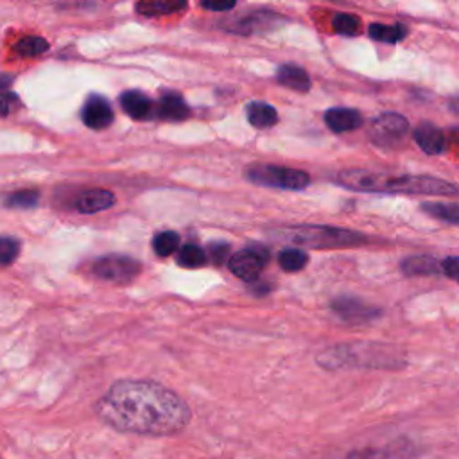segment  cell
I'll return each instance as SVG.
<instances>
[{
  "instance_id": "6da1fadb",
  "label": "cell",
  "mask_w": 459,
  "mask_h": 459,
  "mask_svg": "<svg viewBox=\"0 0 459 459\" xmlns=\"http://www.w3.org/2000/svg\"><path fill=\"white\" fill-rule=\"evenodd\" d=\"M95 409L106 425L133 434H176L191 422L187 402L153 381L115 382Z\"/></svg>"
},
{
  "instance_id": "7a4b0ae2",
  "label": "cell",
  "mask_w": 459,
  "mask_h": 459,
  "mask_svg": "<svg viewBox=\"0 0 459 459\" xmlns=\"http://www.w3.org/2000/svg\"><path fill=\"white\" fill-rule=\"evenodd\" d=\"M339 183L361 192H391V194H424V196H455L458 189L452 183L431 176H382L370 171H342Z\"/></svg>"
},
{
  "instance_id": "3957f363",
  "label": "cell",
  "mask_w": 459,
  "mask_h": 459,
  "mask_svg": "<svg viewBox=\"0 0 459 459\" xmlns=\"http://www.w3.org/2000/svg\"><path fill=\"white\" fill-rule=\"evenodd\" d=\"M278 239L291 244L305 246V248H350V246L364 244V235L350 230L328 228V226H298L282 232Z\"/></svg>"
},
{
  "instance_id": "277c9868",
  "label": "cell",
  "mask_w": 459,
  "mask_h": 459,
  "mask_svg": "<svg viewBox=\"0 0 459 459\" xmlns=\"http://www.w3.org/2000/svg\"><path fill=\"white\" fill-rule=\"evenodd\" d=\"M249 181L264 187L285 189V191H302L311 183V176L298 169L278 167V165H254L246 172Z\"/></svg>"
},
{
  "instance_id": "5b68a950",
  "label": "cell",
  "mask_w": 459,
  "mask_h": 459,
  "mask_svg": "<svg viewBox=\"0 0 459 459\" xmlns=\"http://www.w3.org/2000/svg\"><path fill=\"white\" fill-rule=\"evenodd\" d=\"M94 275L101 280L113 282V284H129L133 278L141 275V262L126 255H106L99 258L92 266Z\"/></svg>"
},
{
  "instance_id": "8992f818",
  "label": "cell",
  "mask_w": 459,
  "mask_h": 459,
  "mask_svg": "<svg viewBox=\"0 0 459 459\" xmlns=\"http://www.w3.org/2000/svg\"><path fill=\"white\" fill-rule=\"evenodd\" d=\"M268 249L255 246V248L242 249L239 254L232 255V258L228 261V266L235 277H239L241 280L246 282H254L261 277L262 269L268 264Z\"/></svg>"
},
{
  "instance_id": "52a82bcc",
  "label": "cell",
  "mask_w": 459,
  "mask_h": 459,
  "mask_svg": "<svg viewBox=\"0 0 459 459\" xmlns=\"http://www.w3.org/2000/svg\"><path fill=\"white\" fill-rule=\"evenodd\" d=\"M409 129V122L398 113H384L371 126V138L378 145H395Z\"/></svg>"
},
{
  "instance_id": "ba28073f",
  "label": "cell",
  "mask_w": 459,
  "mask_h": 459,
  "mask_svg": "<svg viewBox=\"0 0 459 459\" xmlns=\"http://www.w3.org/2000/svg\"><path fill=\"white\" fill-rule=\"evenodd\" d=\"M83 122L90 129H106L113 122V109L101 95H92L83 106Z\"/></svg>"
},
{
  "instance_id": "9c48e42d",
  "label": "cell",
  "mask_w": 459,
  "mask_h": 459,
  "mask_svg": "<svg viewBox=\"0 0 459 459\" xmlns=\"http://www.w3.org/2000/svg\"><path fill=\"white\" fill-rule=\"evenodd\" d=\"M113 205H115V194L105 191V189L81 192L74 201L76 210L81 212V214H97V212L108 210Z\"/></svg>"
},
{
  "instance_id": "30bf717a",
  "label": "cell",
  "mask_w": 459,
  "mask_h": 459,
  "mask_svg": "<svg viewBox=\"0 0 459 459\" xmlns=\"http://www.w3.org/2000/svg\"><path fill=\"white\" fill-rule=\"evenodd\" d=\"M415 141L420 145L422 151L427 153V155H441L447 148V141H445L441 129L429 124V122H424L415 129Z\"/></svg>"
},
{
  "instance_id": "8fae6325",
  "label": "cell",
  "mask_w": 459,
  "mask_h": 459,
  "mask_svg": "<svg viewBox=\"0 0 459 459\" xmlns=\"http://www.w3.org/2000/svg\"><path fill=\"white\" fill-rule=\"evenodd\" d=\"M325 122L335 133L354 131L362 126V115L357 109L332 108L325 113Z\"/></svg>"
},
{
  "instance_id": "7c38bea8",
  "label": "cell",
  "mask_w": 459,
  "mask_h": 459,
  "mask_svg": "<svg viewBox=\"0 0 459 459\" xmlns=\"http://www.w3.org/2000/svg\"><path fill=\"white\" fill-rule=\"evenodd\" d=\"M121 106L129 117L135 119V121H145L155 112L151 99L142 94V92H136V90H129V92L122 94Z\"/></svg>"
},
{
  "instance_id": "4fadbf2b",
  "label": "cell",
  "mask_w": 459,
  "mask_h": 459,
  "mask_svg": "<svg viewBox=\"0 0 459 459\" xmlns=\"http://www.w3.org/2000/svg\"><path fill=\"white\" fill-rule=\"evenodd\" d=\"M332 309L341 316L345 321H368L375 316L374 307L364 305L355 298H339L332 304Z\"/></svg>"
},
{
  "instance_id": "5bb4252c",
  "label": "cell",
  "mask_w": 459,
  "mask_h": 459,
  "mask_svg": "<svg viewBox=\"0 0 459 459\" xmlns=\"http://www.w3.org/2000/svg\"><path fill=\"white\" fill-rule=\"evenodd\" d=\"M156 113H158V117L165 119V121H185L191 109L185 105L181 95L167 94L160 99L158 106H156Z\"/></svg>"
},
{
  "instance_id": "9a60e30c",
  "label": "cell",
  "mask_w": 459,
  "mask_h": 459,
  "mask_svg": "<svg viewBox=\"0 0 459 459\" xmlns=\"http://www.w3.org/2000/svg\"><path fill=\"white\" fill-rule=\"evenodd\" d=\"M187 8V0H138L136 11L144 16H160L179 13Z\"/></svg>"
},
{
  "instance_id": "2e32d148",
  "label": "cell",
  "mask_w": 459,
  "mask_h": 459,
  "mask_svg": "<svg viewBox=\"0 0 459 459\" xmlns=\"http://www.w3.org/2000/svg\"><path fill=\"white\" fill-rule=\"evenodd\" d=\"M277 79L287 88L296 92H309L311 90V78L307 72L298 65H282L277 72Z\"/></svg>"
},
{
  "instance_id": "e0dca14e",
  "label": "cell",
  "mask_w": 459,
  "mask_h": 459,
  "mask_svg": "<svg viewBox=\"0 0 459 459\" xmlns=\"http://www.w3.org/2000/svg\"><path fill=\"white\" fill-rule=\"evenodd\" d=\"M246 115H248L249 124L258 129L271 128V126L277 124L278 121L277 109L273 108L271 105H268V102L262 101L249 102L248 108H246Z\"/></svg>"
},
{
  "instance_id": "ac0fdd59",
  "label": "cell",
  "mask_w": 459,
  "mask_h": 459,
  "mask_svg": "<svg viewBox=\"0 0 459 459\" xmlns=\"http://www.w3.org/2000/svg\"><path fill=\"white\" fill-rule=\"evenodd\" d=\"M402 271L409 277H424V275H438L441 273L440 262L436 258L420 255V257H409L402 262Z\"/></svg>"
},
{
  "instance_id": "d6986e66",
  "label": "cell",
  "mask_w": 459,
  "mask_h": 459,
  "mask_svg": "<svg viewBox=\"0 0 459 459\" xmlns=\"http://www.w3.org/2000/svg\"><path fill=\"white\" fill-rule=\"evenodd\" d=\"M347 459H404V448L402 443L395 447L386 448H362V451H352L347 454Z\"/></svg>"
},
{
  "instance_id": "ffe728a7",
  "label": "cell",
  "mask_w": 459,
  "mask_h": 459,
  "mask_svg": "<svg viewBox=\"0 0 459 459\" xmlns=\"http://www.w3.org/2000/svg\"><path fill=\"white\" fill-rule=\"evenodd\" d=\"M307 262H309V254L307 251H304V249H298V248L284 249V251L278 255V264H280L282 269L287 273L302 271V269L307 266Z\"/></svg>"
},
{
  "instance_id": "44dd1931",
  "label": "cell",
  "mask_w": 459,
  "mask_h": 459,
  "mask_svg": "<svg viewBox=\"0 0 459 459\" xmlns=\"http://www.w3.org/2000/svg\"><path fill=\"white\" fill-rule=\"evenodd\" d=\"M206 261H208L206 251L199 248L198 244L183 246V248L178 251V264L181 266V268H189V269L201 268V266L206 264Z\"/></svg>"
},
{
  "instance_id": "7402d4cb",
  "label": "cell",
  "mask_w": 459,
  "mask_h": 459,
  "mask_svg": "<svg viewBox=\"0 0 459 459\" xmlns=\"http://www.w3.org/2000/svg\"><path fill=\"white\" fill-rule=\"evenodd\" d=\"M407 35V29L404 25H382V24H374L370 25V36L377 42L382 43H397L400 42L402 38H405Z\"/></svg>"
},
{
  "instance_id": "603a6c76",
  "label": "cell",
  "mask_w": 459,
  "mask_h": 459,
  "mask_svg": "<svg viewBox=\"0 0 459 459\" xmlns=\"http://www.w3.org/2000/svg\"><path fill=\"white\" fill-rule=\"evenodd\" d=\"M424 212L436 219H441L451 225H458L459 222V208L458 205H443V203H425L422 205Z\"/></svg>"
},
{
  "instance_id": "cb8c5ba5",
  "label": "cell",
  "mask_w": 459,
  "mask_h": 459,
  "mask_svg": "<svg viewBox=\"0 0 459 459\" xmlns=\"http://www.w3.org/2000/svg\"><path fill=\"white\" fill-rule=\"evenodd\" d=\"M153 248L160 257H171L179 249V235L176 232H162L153 241Z\"/></svg>"
},
{
  "instance_id": "d4e9b609",
  "label": "cell",
  "mask_w": 459,
  "mask_h": 459,
  "mask_svg": "<svg viewBox=\"0 0 459 459\" xmlns=\"http://www.w3.org/2000/svg\"><path fill=\"white\" fill-rule=\"evenodd\" d=\"M49 49V43L40 36H25L16 43L15 51L24 58H32V56H40Z\"/></svg>"
},
{
  "instance_id": "484cf974",
  "label": "cell",
  "mask_w": 459,
  "mask_h": 459,
  "mask_svg": "<svg viewBox=\"0 0 459 459\" xmlns=\"http://www.w3.org/2000/svg\"><path fill=\"white\" fill-rule=\"evenodd\" d=\"M20 255V242L18 239L0 235V268L11 266Z\"/></svg>"
},
{
  "instance_id": "4316f807",
  "label": "cell",
  "mask_w": 459,
  "mask_h": 459,
  "mask_svg": "<svg viewBox=\"0 0 459 459\" xmlns=\"http://www.w3.org/2000/svg\"><path fill=\"white\" fill-rule=\"evenodd\" d=\"M359 18H355L354 15H347V13H338V15L332 16V28H334L335 32L339 35H347L354 36L359 32Z\"/></svg>"
},
{
  "instance_id": "83f0119b",
  "label": "cell",
  "mask_w": 459,
  "mask_h": 459,
  "mask_svg": "<svg viewBox=\"0 0 459 459\" xmlns=\"http://www.w3.org/2000/svg\"><path fill=\"white\" fill-rule=\"evenodd\" d=\"M40 196L36 191H18L6 198V205L11 208H32Z\"/></svg>"
},
{
  "instance_id": "f1b7e54d",
  "label": "cell",
  "mask_w": 459,
  "mask_h": 459,
  "mask_svg": "<svg viewBox=\"0 0 459 459\" xmlns=\"http://www.w3.org/2000/svg\"><path fill=\"white\" fill-rule=\"evenodd\" d=\"M199 4L208 11H230L235 6V0H199Z\"/></svg>"
},
{
  "instance_id": "f546056e",
  "label": "cell",
  "mask_w": 459,
  "mask_h": 459,
  "mask_svg": "<svg viewBox=\"0 0 459 459\" xmlns=\"http://www.w3.org/2000/svg\"><path fill=\"white\" fill-rule=\"evenodd\" d=\"M18 106V97L11 92H6V94H0V117H6L13 109Z\"/></svg>"
},
{
  "instance_id": "4dcf8cb0",
  "label": "cell",
  "mask_w": 459,
  "mask_h": 459,
  "mask_svg": "<svg viewBox=\"0 0 459 459\" xmlns=\"http://www.w3.org/2000/svg\"><path fill=\"white\" fill-rule=\"evenodd\" d=\"M230 255V246L225 244V242H215V244H210V258L215 262V264H222V262L228 258Z\"/></svg>"
},
{
  "instance_id": "1f68e13d",
  "label": "cell",
  "mask_w": 459,
  "mask_h": 459,
  "mask_svg": "<svg viewBox=\"0 0 459 459\" xmlns=\"http://www.w3.org/2000/svg\"><path fill=\"white\" fill-rule=\"evenodd\" d=\"M459 262H458V257H448L445 258L443 262L440 264L441 268V273H445L448 278H452V280H455L458 278V268H459Z\"/></svg>"
},
{
  "instance_id": "d6a6232c",
  "label": "cell",
  "mask_w": 459,
  "mask_h": 459,
  "mask_svg": "<svg viewBox=\"0 0 459 459\" xmlns=\"http://www.w3.org/2000/svg\"><path fill=\"white\" fill-rule=\"evenodd\" d=\"M11 81L13 79L9 78V76H0V90L8 88V86L11 85Z\"/></svg>"
},
{
  "instance_id": "836d02e7",
  "label": "cell",
  "mask_w": 459,
  "mask_h": 459,
  "mask_svg": "<svg viewBox=\"0 0 459 459\" xmlns=\"http://www.w3.org/2000/svg\"><path fill=\"white\" fill-rule=\"evenodd\" d=\"M0 459H2V458H0Z\"/></svg>"
}]
</instances>
